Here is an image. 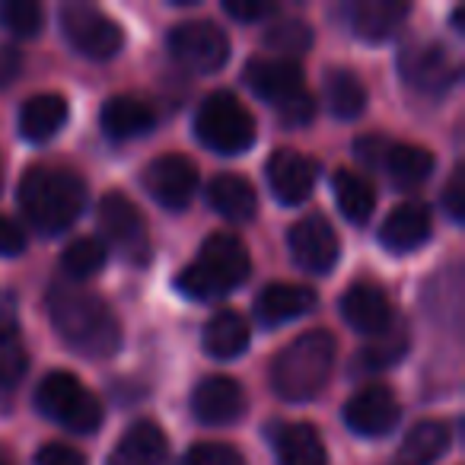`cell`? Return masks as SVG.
I'll return each mask as SVG.
<instances>
[{
  "mask_svg": "<svg viewBox=\"0 0 465 465\" xmlns=\"http://www.w3.org/2000/svg\"><path fill=\"white\" fill-rule=\"evenodd\" d=\"M48 319L61 341L90 361H105L122 348V325L99 293L61 281L48 291Z\"/></svg>",
  "mask_w": 465,
  "mask_h": 465,
  "instance_id": "cell-1",
  "label": "cell"
},
{
  "mask_svg": "<svg viewBox=\"0 0 465 465\" xmlns=\"http://www.w3.org/2000/svg\"><path fill=\"white\" fill-rule=\"evenodd\" d=\"M86 207V182L74 169L33 166L20 182V211L35 232L58 236L71 230Z\"/></svg>",
  "mask_w": 465,
  "mask_h": 465,
  "instance_id": "cell-2",
  "label": "cell"
},
{
  "mask_svg": "<svg viewBox=\"0 0 465 465\" xmlns=\"http://www.w3.org/2000/svg\"><path fill=\"white\" fill-rule=\"evenodd\" d=\"M249 272L252 262L246 242L236 232H213L204 240L198 259L175 278V287L192 300H220L246 284Z\"/></svg>",
  "mask_w": 465,
  "mask_h": 465,
  "instance_id": "cell-3",
  "label": "cell"
},
{
  "mask_svg": "<svg viewBox=\"0 0 465 465\" xmlns=\"http://www.w3.org/2000/svg\"><path fill=\"white\" fill-rule=\"evenodd\" d=\"M335 367V338L329 331H303L272 361V389L284 401H310L325 389Z\"/></svg>",
  "mask_w": 465,
  "mask_h": 465,
  "instance_id": "cell-4",
  "label": "cell"
},
{
  "mask_svg": "<svg viewBox=\"0 0 465 465\" xmlns=\"http://www.w3.org/2000/svg\"><path fill=\"white\" fill-rule=\"evenodd\" d=\"M194 134L207 150L220 156H240L255 143V118L240 99L226 90H217L198 105Z\"/></svg>",
  "mask_w": 465,
  "mask_h": 465,
  "instance_id": "cell-5",
  "label": "cell"
},
{
  "mask_svg": "<svg viewBox=\"0 0 465 465\" xmlns=\"http://www.w3.org/2000/svg\"><path fill=\"white\" fill-rule=\"evenodd\" d=\"M35 408L71 433H96L103 424V401L74 373H48L35 389Z\"/></svg>",
  "mask_w": 465,
  "mask_h": 465,
  "instance_id": "cell-6",
  "label": "cell"
},
{
  "mask_svg": "<svg viewBox=\"0 0 465 465\" xmlns=\"http://www.w3.org/2000/svg\"><path fill=\"white\" fill-rule=\"evenodd\" d=\"M61 33L71 42L74 52L93 61L115 58L124 45L122 26L115 20H109L99 7L84 4V0H74V4L61 7Z\"/></svg>",
  "mask_w": 465,
  "mask_h": 465,
  "instance_id": "cell-7",
  "label": "cell"
},
{
  "mask_svg": "<svg viewBox=\"0 0 465 465\" xmlns=\"http://www.w3.org/2000/svg\"><path fill=\"white\" fill-rule=\"evenodd\" d=\"M99 230L109 240V246L115 249V255H122L131 265H147L150 262V232L147 220H143L141 207L122 192H109L99 201Z\"/></svg>",
  "mask_w": 465,
  "mask_h": 465,
  "instance_id": "cell-8",
  "label": "cell"
},
{
  "mask_svg": "<svg viewBox=\"0 0 465 465\" xmlns=\"http://www.w3.org/2000/svg\"><path fill=\"white\" fill-rule=\"evenodd\" d=\"M169 52L188 71L213 74L230 58V39H226V33L217 23L192 20V23H179L169 33Z\"/></svg>",
  "mask_w": 465,
  "mask_h": 465,
  "instance_id": "cell-9",
  "label": "cell"
},
{
  "mask_svg": "<svg viewBox=\"0 0 465 465\" xmlns=\"http://www.w3.org/2000/svg\"><path fill=\"white\" fill-rule=\"evenodd\" d=\"M399 74L420 93H443L459 80V64L440 42L414 39L399 52Z\"/></svg>",
  "mask_w": 465,
  "mask_h": 465,
  "instance_id": "cell-10",
  "label": "cell"
},
{
  "mask_svg": "<svg viewBox=\"0 0 465 465\" xmlns=\"http://www.w3.org/2000/svg\"><path fill=\"white\" fill-rule=\"evenodd\" d=\"M287 242H291L293 262L310 274H329L341 259V240L322 213H310V217L297 220L291 226Z\"/></svg>",
  "mask_w": 465,
  "mask_h": 465,
  "instance_id": "cell-11",
  "label": "cell"
},
{
  "mask_svg": "<svg viewBox=\"0 0 465 465\" xmlns=\"http://www.w3.org/2000/svg\"><path fill=\"white\" fill-rule=\"evenodd\" d=\"M143 188L166 211H185L198 188V169L188 156L163 153L143 169Z\"/></svg>",
  "mask_w": 465,
  "mask_h": 465,
  "instance_id": "cell-12",
  "label": "cell"
},
{
  "mask_svg": "<svg viewBox=\"0 0 465 465\" xmlns=\"http://www.w3.org/2000/svg\"><path fill=\"white\" fill-rule=\"evenodd\" d=\"M192 414L207 427H226L246 414V389L232 376H207L192 392Z\"/></svg>",
  "mask_w": 465,
  "mask_h": 465,
  "instance_id": "cell-13",
  "label": "cell"
},
{
  "mask_svg": "<svg viewBox=\"0 0 465 465\" xmlns=\"http://www.w3.org/2000/svg\"><path fill=\"white\" fill-rule=\"evenodd\" d=\"M265 173H268V185H272L274 198L287 207L303 204V201H310V194L316 192L319 166L310 156L300 153V150H274Z\"/></svg>",
  "mask_w": 465,
  "mask_h": 465,
  "instance_id": "cell-14",
  "label": "cell"
},
{
  "mask_svg": "<svg viewBox=\"0 0 465 465\" xmlns=\"http://www.w3.org/2000/svg\"><path fill=\"white\" fill-rule=\"evenodd\" d=\"M399 399L386 386H367L344 405V424L357 437H386L399 424Z\"/></svg>",
  "mask_w": 465,
  "mask_h": 465,
  "instance_id": "cell-15",
  "label": "cell"
},
{
  "mask_svg": "<svg viewBox=\"0 0 465 465\" xmlns=\"http://www.w3.org/2000/svg\"><path fill=\"white\" fill-rule=\"evenodd\" d=\"M338 310H341L344 322H348L351 329L367 338L380 335V331H386L389 325L395 322V312H392V306H389V297L382 293V287L367 284V281L351 284L348 291H344Z\"/></svg>",
  "mask_w": 465,
  "mask_h": 465,
  "instance_id": "cell-16",
  "label": "cell"
},
{
  "mask_svg": "<svg viewBox=\"0 0 465 465\" xmlns=\"http://www.w3.org/2000/svg\"><path fill=\"white\" fill-rule=\"evenodd\" d=\"M246 84L252 86L255 96H262L265 103H272L274 109L287 105L291 99L303 96V71L297 67V61H278V58H255L246 67Z\"/></svg>",
  "mask_w": 465,
  "mask_h": 465,
  "instance_id": "cell-17",
  "label": "cell"
},
{
  "mask_svg": "<svg viewBox=\"0 0 465 465\" xmlns=\"http://www.w3.org/2000/svg\"><path fill=\"white\" fill-rule=\"evenodd\" d=\"M430 211L418 201H405L399 204L380 226V242L382 249L395 255H405L420 249L427 240H430Z\"/></svg>",
  "mask_w": 465,
  "mask_h": 465,
  "instance_id": "cell-18",
  "label": "cell"
},
{
  "mask_svg": "<svg viewBox=\"0 0 465 465\" xmlns=\"http://www.w3.org/2000/svg\"><path fill=\"white\" fill-rule=\"evenodd\" d=\"M316 303H319L316 291L306 284H268L255 297V316H259L262 325L274 329V325L293 322V319L312 312Z\"/></svg>",
  "mask_w": 465,
  "mask_h": 465,
  "instance_id": "cell-19",
  "label": "cell"
},
{
  "mask_svg": "<svg viewBox=\"0 0 465 465\" xmlns=\"http://www.w3.org/2000/svg\"><path fill=\"white\" fill-rule=\"evenodd\" d=\"M166 433L153 420H134L115 443L105 465H163L166 462Z\"/></svg>",
  "mask_w": 465,
  "mask_h": 465,
  "instance_id": "cell-20",
  "label": "cell"
},
{
  "mask_svg": "<svg viewBox=\"0 0 465 465\" xmlns=\"http://www.w3.org/2000/svg\"><path fill=\"white\" fill-rule=\"evenodd\" d=\"M348 16L357 39L386 42L408 20V4H401V0H357L348 7Z\"/></svg>",
  "mask_w": 465,
  "mask_h": 465,
  "instance_id": "cell-21",
  "label": "cell"
},
{
  "mask_svg": "<svg viewBox=\"0 0 465 465\" xmlns=\"http://www.w3.org/2000/svg\"><path fill=\"white\" fill-rule=\"evenodd\" d=\"M207 201H211V207L220 217L232 220V223H246V220H252L255 211H259L255 185L246 175H236V173L213 175L211 185H207Z\"/></svg>",
  "mask_w": 465,
  "mask_h": 465,
  "instance_id": "cell-22",
  "label": "cell"
},
{
  "mask_svg": "<svg viewBox=\"0 0 465 465\" xmlns=\"http://www.w3.org/2000/svg\"><path fill=\"white\" fill-rule=\"evenodd\" d=\"M272 446L278 465H325L329 452L312 424H274Z\"/></svg>",
  "mask_w": 465,
  "mask_h": 465,
  "instance_id": "cell-23",
  "label": "cell"
},
{
  "mask_svg": "<svg viewBox=\"0 0 465 465\" xmlns=\"http://www.w3.org/2000/svg\"><path fill=\"white\" fill-rule=\"evenodd\" d=\"M99 124H103L105 137L112 141H134L153 131L156 115L147 103L134 96H112L99 112Z\"/></svg>",
  "mask_w": 465,
  "mask_h": 465,
  "instance_id": "cell-24",
  "label": "cell"
},
{
  "mask_svg": "<svg viewBox=\"0 0 465 465\" xmlns=\"http://www.w3.org/2000/svg\"><path fill=\"white\" fill-rule=\"evenodd\" d=\"M67 122V99L58 93H39L26 99L20 109V134L33 143H45L64 128Z\"/></svg>",
  "mask_w": 465,
  "mask_h": 465,
  "instance_id": "cell-25",
  "label": "cell"
},
{
  "mask_svg": "<svg viewBox=\"0 0 465 465\" xmlns=\"http://www.w3.org/2000/svg\"><path fill=\"white\" fill-rule=\"evenodd\" d=\"M201 344H204V354L213 361H236L249 348V322L240 312L220 310L217 316L207 319Z\"/></svg>",
  "mask_w": 465,
  "mask_h": 465,
  "instance_id": "cell-26",
  "label": "cell"
},
{
  "mask_svg": "<svg viewBox=\"0 0 465 465\" xmlns=\"http://www.w3.org/2000/svg\"><path fill=\"white\" fill-rule=\"evenodd\" d=\"M382 169L392 175L399 188H418L433 175V153L414 143H389Z\"/></svg>",
  "mask_w": 465,
  "mask_h": 465,
  "instance_id": "cell-27",
  "label": "cell"
},
{
  "mask_svg": "<svg viewBox=\"0 0 465 465\" xmlns=\"http://www.w3.org/2000/svg\"><path fill=\"white\" fill-rule=\"evenodd\" d=\"M331 192H335L338 211L344 213V220H351V223L361 226L373 217L376 192H373V185H370L367 175L351 173V169H338L335 182H331Z\"/></svg>",
  "mask_w": 465,
  "mask_h": 465,
  "instance_id": "cell-28",
  "label": "cell"
},
{
  "mask_svg": "<svg viewBox=\"0 0 465 465\" xmlns=\"http://www.w3.org/2000/svg\"><path fill=\"white\" fill-rule=\"evenodd\" d=\"M322 90H325V105H329V112L335 118L354 122L367 109V86L361 84V77L354 71H329Z\"/></svg>",
  "mask_w": 465,
  "mask_h": 465,
  "instance_id": "cell-29",
  "label": "cell"
},
{
  "mask_svg": "<svg viewBox=\"0 0 465 465\" xmlns=\"http://www.w3.org/2000/svg\"><path fill=\"white\" fill-rule=\"evenodd\" d=\"M450 446V430L443 420H418L401 440V459L408 465H433Z\"/></svg>",
  "mask_w": 465,
  "mask_h": 465,
  "instance_id": "cell-30",
  "label": "cell"
},
{
  "mask_svg": "<svg viewBox=\"0 0 465 465\" xmlns=\"http://www.w3.org/2000/svg\"><path fill=\"white\" fill-rule=\"evenodd\" d=\"M29 370V354L16 322H0V392H14Z\"/></svg>",
  "mask_w": 465,
  "mask_h": 465,
  "instance_id": "cell-31",
  "label": "cell"
},
{
  "mask_svg": "<svg viewBox=\"0 0 465 465\" xmlns=\"http://www.w3.org/2000/svg\"><path fill=\"white\" fill-rule=\"evenodd\" d=\"M316 42V33H312L310 23L303 20H278L268 26L265 33V48L278 54V61H293L300 54H306Z\"/></svg>",
  "mask_w": 465,
  "mask_h": 465,
  "instance_id": "cell-32",
  "label": "cell"
},
{
  "mask_svg": "<svg viewBox=\"0 0 465 465\" xmlns=\"http://www.w3.org/2000/svg\"><path fill=\"white\" fill-rule=\"evenodd\" d=\"M105 262H109V249L99 240H93V236H84V240H74L71 246L64 249L61 265H64L67 278H74V284H77V281H86L103 272Z\"/></svg>",
  "mask_w": 465,
  "mask_h": 465,
  "instance_id": "cell-33",
  "label": "cell"
},
{
  "mask_svg": "<svg viewBox=\"0 0 465 465\" xmlns=\"http://www.w3.org/2000/svg\"><path fill=\"white\" fill-rule=\"evenodd\" d=\"M408 351V335L405 329H386L380 335H373V341L357 354V370H386L392 363H399Z\"/></svg>",
  "mask_w": 465,
  "mask_h": 465,
  "instance_id": "cell-34",
  "label": "cell"
},
{
  "mask_svg": "<svg viewBox=\"0 0 465 465\" xmlns=\"http://www.w3.org/2000/svg\"><path fill=\"white\" fill-rule=\"evenodd\" d=\"M0 23L16 39H35L45 26V10L33 0H7L0 7Z\"/></svg>",
  "mask_w": 465,
  "mask_h": 465,
  "instance_id": "cell-35",
  "label": "cell"
},
{
  "mask_svg": "<svg viewBox=\"0 0 465 465\" xmlns=\"http://www.w3.org/2000/svg\"><path fill=\"white\" fill-rule=\"evenodd\" d=\"M182 465H246L242 456L226 443H198L188 450Z\"/></svg>",
  "mask_w": 465,
  "mask_h": 465,
  "instance_id": "cell-36",
  "label": "cell"
},
{
  "mask_svg": "<svg viewBox=\"0 0 465 465\" xmlns=\"http://www.w3.org/2000/svg\"><path fill=\"white\" fill-rule=\"evenodd\" d=\"M223 14L240 23H259L281 14V7L272 4V0H223Z\"/></svg>",
  "mask_w": 465,
  "mask_h": 465,
  "instance_id": "cell-37",
  "label": "cell"
},
{
  "mask_svg": "<svg viewBox=\"0 0 465 465\" xmlns=\"http://www.w3.org/2000/svg\"><path fill=\"white\" fill-rule=\"evenodd\" d=\"M278 112V122L284 124V128H306V124L316 118V99H312V93L306 90L303 96H297V99H291L287 105H281V109H274Z\"/></svg>",
  "mask_w": 465,
  "mask_h": 465,
  "instance_id": "cell-38",
  "label": "cell"
},
{
  "mask_svg": "<svg viewBox=\"0 0 465 465\" xmlns=\"http://www.w3.org/2000/svg\"><path fill=\"white\" fill-rule=\"evenodd\" d=\"M443 207H446V213L456 220V223H462V220H465V179H462V169H456V173L450 175V182H446Z\"/></svg>",
  "mask_w": 465,
  "mask_h": 465,
  "instance_id": "cell-39",
  "label": "cell"
},
{
  "mask_svg": "<svg viewBox=\"0 0 465 465\" xmlns=\"http://www.w3.org/2000/svg\"><path fill=\"white\" fill-rule=\"evenodd\" d=\"M35 465H86V459L80 456L74 446H64V443H48L39 450L35 456Z\"/></svg>",
  "mask_w": 465,
  "mask_h": 465,
  "instance_id": "cell-40",
  "label": "cell"
},
{
  "mask_svg": "<svg viewBox=\"0 0 465 465\" xmlns=\"http://www.w3.org/2000/svg\"><path fill=\"white\" fill-rule=\"evenodd\" d=\"M26 249V232L14 220L0 217V259H14Z\"/></svg>",
  "mask_w": 465,
  "mask_h": 465,
  "instance_id": "cell-41",
  "label": "cell"
},
{
  "mask_svg": "<svg viewBox=\"0 0 465 465\" xmlns=\"http://www.w3.org/2000/svg\"><path fill=\"white\" fill-rule=\"evenodd\" d=\"M23 71V52L16 45H4L0 48V90L10 86Z\"/></svg>",
  "mask_w": 465,
  "mask_h": 465,
  "instance_id": "cell-42",
  "label": "cell"
},
{
  "mask_svg": "<svg viewBox=\"0 0 465 465\" xmlns=\"http://www.w3.org/2000/svg\"><path fill=\"white\" fill-rule=\"evenodd\" d=\"M354 150H357V160L380 169L382 156H386V150H389V141H382V137H361V141L354 143Z\"/></svg>",
  "mask_w": 465,
  "mask_h": 465,
  "instance_id": "cell-43",
  "label": "cell"
},
{
  "mask_svg": "<svg viewBox=\"0 0 465 465\" xmlns=\"http://www.w3.org/2000/svg\"><path fill=\"white\" fill-rule=\"evenodd\" d=\"M0 192H4V160H0Z\"/></svg>",
  "mask_w": 465,
  "mask_h": 465,
  "instance_id": "cell-44",
  "label": "cell"
},
{
  "mask_svg": "<svg viewBox=\"0 0 465 465\" xmlns=\"http://www.w3.org/2000/svg\"><path fill=\"white\" fill-rule=\"evenodd\" d=\"M0 465H7V462H4V459H0Z\"/></svg>",
  "mask_w": 465,
  "mask_h": 465,
  "instance_id": "cell-45",
  "label": "cell"
}]
</instances>
